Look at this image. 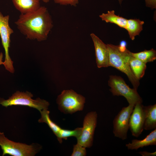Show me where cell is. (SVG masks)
Listing matches in <instances>:
<instances>
[{"label":"cell","instance_id":"cell-1","mask_svg":"<svg viewBox=\"0 0 156 156\" xmlns=\"http://www.w3.org/2000/svg\"><path fill=\"white\" fill-rule=\"evenodd\" d=\"M15 23L27 39L39 42L47 39L53 27L52 18L47 8L42 6L34 11L21 14Z\"/></svg>","mask_w":156,"mask_h":156},{"label":"cell","instance_id":"cell-2","mask_svg":"<svg viewBox=\"0 0 156 156\" xmlns=\"http://www.w3.org/2000/svg\"><path fill=\"white\" fill-rule=\"evenodd\" d=\"M109 53V66L115 68L125 74L132 84L133 88L137 90L140 83L130 66L129 59L131 53L127 49L124 52L120 51L118 45L107 44Z\"/></svg>","mask_w":156,"mask_h":156},{"label":"cell","instance_id":"cell-3","mask_svg":"<svg viewBox=\"0 0 156 156\" xmlns=\"http://www.w3.org/2000/svg\"><path fill=\"white\" fill-rule=\"evenodd\" d=\"M0 146L3 151L2 156L8 155L12 156H34L41 150L40 145L33 143L28 145L9 140L4 133L0 131Z\"/></svg>","mask_w":156,"mask_h":156},{"label":"cell","instance_id":"cell-4","mask_svg":"<svg viewBox=\"0 0 156 156\" xmlns=\"http://www.w3.org/2000/svg\"><path fill=\"white\" fill-rule=\"evenodd\" d=\"M33 95L27 91L21 92L16 91L7 100L0 99V105L7 107L12 105H22L32 107L40 112L44 109H48L49 103L47 101L38 98L33 99Z\"/></svg>","mask_w":156,"mask_h":156},{"label":"cell","instance_id":"cell-5","mask_svg":"<svg viewBox=\"0 0 156 156\" xmlns=\"http://www.w3.org/2000/svg\"><path fill=\"white\" fill-rule=\"evenodd\" d=\"M85 98L72 90H64L57 98L59 110L66 114H72L83 110Z\"/></svg>","mask_w":156,"mask_h":156},{"label":"cell","instance_id":"cell-6","mask_svg":"<svg viewBox=\"0 0 156 156\" xmlns=\"http://www.w3.org/2000/svg\"><path fill=\"white\" fill-rule=\"evenodd\" d=\"M110 92L114 96H121L126 98L129 105H135L142 102V98L137 90L130 88L123 79L119 76L111 75L108 81Z\"/></svg>","mask_w":156,"mask_h":156},{"label":"cell","instance_id":"cell-7","mask_svg":"<svg viewBox=\"0 0 156 156\" xmlns=\"http://www.w3.org/2000/svg\"><path fill=\"white\" fill-rule=\"evenodd\" d=\"M9 15L4 16L0 11V36L5 53V60L3 65L5 68L11 73L14 71L12 61L9 54L10 46V36L14 33L9 24Z\"/></svg>","mask_w":156,"mask_h":156},{"label":"cell","instance_id":"cell-8","mask_svg":"<svg viewBox=\"0 0 156 156\" xmlns=\"http://www.w3.org/2000/svg\"><path fill=\"white\" fill-rule=\"evenodd\" d=\"M134 106L129 105L122 107L115 116L113 122V132L115 137L122 140L127 138L129 118Z\"/></svg>","mask_w":156,"mask_h":156},{"label":"cell","instance_id":"cell-9","mask_svg":"<svg viewBox=\"0 0 156 156\" xmlns=\"http://www.w3.org/2000/svg\"><path fill=\"white\" fill-rule=\"evenodd\" d=\"M97 119V114L96 111H91L86 114L83 120L81 133L77 139V143L86 148L92 146Z\"/></svg>","mask_w":156,"mask_h":156},{"label":"cell","instance_id":"cell-10","mask_svg":"<svg viewBox=\"0 0 156 156\" xmlns=\"http://www.w3.org/2000/svg\"><path fill=\"white\" fill-rule=\"evenodd\" d=\"M144 115L143 105L141 103L136 104L129 119V127L132 135L138 137L144 129Z\"/></svg>","mask_w":156,"mask_h":156},{"label":"cell","instance_id":"cell-11","mask_svg":"<svg viewBox=\"0 0 156 156\" xmlns=\"http://www.w3.org/2000/svg\"><path fill=\"white\" fill-rule=\"evenodd\" d=\"M95 48L96 63L99 68L109 66V53L107 44L93 33L90 34Z\"/></svg>","mask_w":156,"mask_h":156},{"label":"cell","instance_id":"cell-12","mask_svg":"<svg viewBox=\"0 0 156 156\" xmlns=\"http://www.w3.org/2000/svg\"><path fill=\"white\" fill-rule=\"evenodd\" d=\"M15 8L21 14L32 12L40 7V0H12Z\"/></svg>","mask_w":156,"mask_h":156},{"label":"cell","instance_id":"cell-13","mask_svg":"<svg viewBox=\"0 0 156 156\" xmlns=\"http://www.w3.org/2000/svg\"><path fill=\"white\" fill-rule=\"evenodd\" d=\"M156 145V129H155L143 139H133L131 142L126 144L125 146L129 150H137L144 147Z\"/></svg>","mask_w":156,"mask_h":156},{"label":"cell","instance_id":"cell-14","mask_svg":"<svg viewBox=\"0 0 156 156\" xmlns=\"http://www.w3.org/2000/svg\"><path fill=\"white\" fill-rule=\"evenodd\" d=\"M143 110L144 129L149 130L156 129V104L143 106Z\"/></svg>","mask_w":156,"mask_h":156},{"label":"cell","instance_id":"cell-15","mask_svg":"<svg viewBox=\"0 0 156 156\" xmlns=\"http://www.w3.org/2000/svg\"><path fill=\"white\" fill-rule=\"evenodd\" d=\"M99 16L106 23H114L120 27L126 29L127 19L115 14L114 10L108 11L106 13H103Z\"/></svg>","mask_w":156,"mask_h":156},{"label":"cell","instance_id":"cell-16","mask_svg":"<svg viewBox=\"0 0 156 156\" xmlns=\"http://www.w3.org/2000/svg\"><path fill=\"white\" fill-rule=\"evenodd\" d=\"M143 21L139 19H127L126 29L128 31L130 38L132 40H134L135 37L139 35L143 30Z\"/></svg>","mask_w":156,"mask_h":156},{"label":"cell","instance_id":"cell-17","mask_svg":"<svg viewBox=\"0 0 156 156\" xmlns=\"http://www.w3.org/2000/svg\"><path fill=\"white\" fill-rule=\"evenodd\" d=\"M129 62L131 69L134 75L139 80L144 74L146 67V64L133 57L131 52Z\"/></svg>","mask_w":156,"mask_h":156},{"label":"cell","instance_id":"cell-18","mask_svg":"<svg viewBox=\"0 0 156 156\" xmlns=\"http://www.w3.org/2000/svg\"><path fill=\"white\" fill-rule=\"evenodd\" d=\"M40 112L41 116L38 122L46 123L57 137L61 128L51 120L49 115L50 112L48 109H43Z\"/></svg>","mask_w":156,"mask_h":156},{"label":"cell","instance_id":"cell-19","mask_svg":"<svg viewBox=\"0 0 156 156\" xmlns=\"http://www.w3.org/2000/svg\"><path fill=\"white\" fill-rule=\"evenodd\" d=\"M131 54L134 57L146 64L152 62L156 59V51L153 49L137 53L131 52Z\"/></svg>","mask_w":156,"mask_h":156},{"label":"cell","instance_id":"cell-20","mask_svg":"<svg viewBox=\"0 0 156 156\" xmlns=\"http://www.w3.org/2000/svg\"><path fill=\"white\" fill-rule=\"evenodd\" d=\"M82 127H78L71 130L61 128L57 138L60 143L62 142V139L67 140L68 137H75L77 139L81 133Z\"/></svg>","mask_w":156,"mask_h":156},{"label":"cell","instance_id":"cell-21","mask_svg":"<svg viewBox=\"0 0 156 156\" xmlns=\"http://www.w3.org/2000/svg\"><path fill=\"white\" fill-rule=\"evenodd\" d=\"M87 152L86 148L77 143L74 145L71 156H85Z\"/></svg>","mask_w":156,"mask_h":156},{"label":"cell","instance_id":"cell-22","mask_svg":"<svg viewBox=\"0 0 156 156\" xmlns=\"http://www.w3.org/2000/svg\"><path fill=\"white\" fill-rule=\"evenodd\" d=\"M54 2L61 5H70L76 6L79 3V0H53Z\"/></svg>","mask_w":156,"mask_h":156},{"label":"cell","instance_id":"cell-23","mask_svg":"<svg viewBox=\"0 0 156 156\" xmlns=\"http://www.w3.org/2000/svg\"><path fill=\"white\" fill-rule=\"evenodd\" d=\"M146 6L152 9L156 8V0H144Z\"/></svg>","mask_w":156,"mask_h":156},{"label":"cell","instance_id":"cell-24","mask_svg":"<svg viewBox=\"0 0 156 156\" xmlns=\"http://www.w3.org/2000/svg\"><path fill=\"white\" fill-rule=\"evenodd\" d=\"M127 42L125 40H122L120 43L119 45H118L119 49L122 52L125 51L127 49L126 48Z\"/></svg>","mask_w":156,"mask_h":156},{"label":"cell","instance_id":"cell-25","mask_svg":"<svg viewBox=\"0 0 156 156\" xmlns=\"http://www.w3.org/2000/svg\"><path fill=\"white\" fill-rule=\"evenodd\" d=\"M142 156H155L156 155V152H149L145 151H140L138 153Z\"/></svg>","mask_w":156,"mask_h":156},{"label":"cell","instance_id":"cell-26","mask_svg":"<svg viewBox=\"0 0 156 156\" xmlns=\"http://www.w3.org/2000/svg\"><path fill=\"white\" fill-rule=\"evenodd\" d=\"M3 56V53L1 52L0 53V65L3 64V62L2 61Z\"/></svg>","mask_w":156,"mask_h":156},{"label":"cell","instance_id":"cell-27","mask_svg":"<svg viewBox=\"0 0 156 156\" xmlns=\"http://www.w3.org/2000/svg\"><path fill=\"white\" fill-rule=\"evenodd\" d=\"M44 3H47L49 2L51 0H41Z\"/></svg>","mask_w":156,"mask_h":156},{"label":"cell","instance_id":"cell-28","mask_svg":"<svg viewBox=\"0 0 156 156\" xmlns=\"http://www.w3.org/2000/svg\"><path fill=\"white\" fill-rule=\"evenodd\" d=\"M119 3L121 4L122 3L123 0H118Z\"/></svg>","mask_w":156,"mask_h":156}]
</instances>
